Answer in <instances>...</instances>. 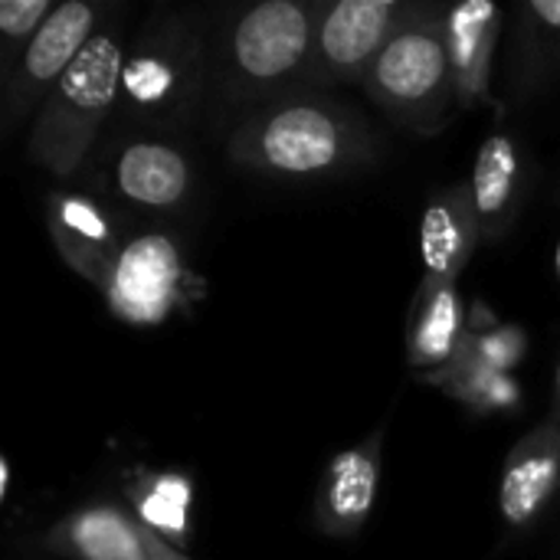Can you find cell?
Wrapping results in <instances>:
<instances>
[{
	"label": "cell",
	"mask_w": 560,
	"mask_h": 560,
	"mask_svg": "<svg viewBox=\"0 0 560 560\" xmlns=\"http://www.w3.org/2000/svg\"><path fill=\"white\" fill-rule=\"evenodd\" d=\"M381 151L371 121L328 92H302L249 112L226 138V158L272 180H331Z\"/></svg>",
	"instance_id": "obj_1"
},
{
	"label": "cell",
	"mask_w": 560,
	"mask_h": 560,
	"mask_svg": "<svg viewBox=\"0 0 560 560\" xmlns=\"http://www.w3.org/2000/svg\"><path fill=\"white\" fill-rule=\"evenodd\" d=\"M325 0H259L220 26L210 52L213 95L223 112H256L315 92V33Z\"/></svg>",
	"instance_id": "obj_2"
},
{
	"label": "cell",
	"mask_w": 560,
	"mask_h": 560,
	"mask_svg": "<svg viewBox=\"0 0 560 560\" xmlns=\"http://www.w3.org/2000/svg\"><path fill=\"white\" fill-rule=\"evenodd\" d=\"M210 82L203 36L184 16L154 10L125 52L118 112L148 135H167L194 121Z\"/></svg>",
	"instance_id": "obj_3"
},
{
	"label": "cell",
	"mask_w": 560,
	"mask_h": 560,
	"mask_svg": "<svg viewBox=\"0 0 560 560\" xmlns=\"http://www.w3.org/2000/svg\"><path fill=\"white\" fill-rule=\"evenodd\" d=\"M125 33L118 23H102L72 69L52 85L39 105L26 151L59 180H69L92 154L108 115L118 108L125 66Z\"/></svg>",
	"instance_id": "obj_4"
},
{
	"label": "cell",
	"mask_w": 560,
	"mask_h": 560,
	"mask_svg": "<svg viewBox=\"0 0 560 560\" xmlns=\"http://www.w3.org/2000/svg\"><path fill=\"white\" fill-rule=\"evenodd\" d=\"M364 89L397 125L417 135H436L459 112L456 75L446 49V7L417 0L404 26L384 46Z\"/></svg>",
	"instance_id": "obj_5"
},
{
	"label": "cell",
	"mask_w": 560,
	"mask_h": 560,
	"mask_svg": "<svg viewBox=\"0 0 560 560\" xmlns=\"http://www.w3.org/2000/svg\"><path fill=\"white\" fill-rule=\"evenodd\" d=\"M190 282L194 276L177 240L161 230H151L131 236L121 246L98 292L105 295L115 318L128 325H158L184 305Z\"/></svg>",
	"instance_id": "obj_6"
},
{
	"label": "cell",
	"mask_w": 560,
	"mask_h": 560,
	"mask_svg": "<svg viewBox=\"0 0 560 560\" xmlns=\"http://www.w3.org/2000/svg\"><path fill=\"white\" fill-rule=\"evenodd\" d=\"M417 0H325L315 33V92L361 82Z\"/></svg>",
	"instance_id": "obj_7"
},
{
	"label": "cell",
	"mask_w": 560,
	"mask_h": 560,
	"mask_svg": "<svg viewBox=\"0 0 560 560\" xmlns=\"http://www.w3.org/2000/svg\"><path fill=\"white\" fill-rule=\"evenodd\" d=\"M194 187V161L167 135H125L102 161V190L125 210L177 213Z\"/></svg>",
	"instance_id": "obj_8"
},
{
	"label": "cell",
	"mask_w": 560,
	"mask_h": 560,
	"mask_svg": "<svg viewBox=\"0 0 560 560\" xmlns=\"http://www.w3.org/2000/svg\"><path fill=\"white\" fill-rule=\"evenodd\" d=\"M102 20H105V7L98 3H85V0L56 3L49 20L39 26L30 49L23 52L13 79L3 85V102H0L3 131H13L26 118H36L52 85L72 69V62L82 56L89 39L98 33Z\"/></svg>",
	"instance_id": "obj_9"
},
{
	"label": "cell",
	"mask_w": 560,
	"mask_h": 560,
	"mask_svg": "<svg viewBox=\"0 0 560 560\" xmlns=\"http://www.w3.org/2000/svg\"><path fill=\"white\" fill-rule=\"evenodd\" d=\"M46 230L62 262L95 289L105 285L121 246L128 243L115 207L69 187L46 194Z\"/></svg>",
	"instance_id": "obj_10"
},
{
	"label": "cell",
	"mask_w": 560,
	"mask_h": 560,
	"mask_svg": "<svg viewBox=\"0 0 560 560\" xmlns=\"http://www.w3.org/2000/svg\"><path fill=\"white\" fill-rule=\"evenodd\" d=\"M384 436L387 427H377L361 443L331 456L312 509L315 528L325 538L335 541L354 538L371 522L381 489V469H384Z\"/></svg>",
	"instance_id": "obj_11"
},
{
	"label": "cell",
	"mask_w": 560,
	"mask_h": 560,
	"mask_svg": "<svg viewBox=\"0 0 560 560\" xmlns=\"http://www.w3.org/2000/svg\"><path fill=\"white\" fill-rule=\"evenodd\" d=\"M560 495V423L551 417L525 433L499 479V512L512 532H528Z\"/></svg>",
	"instance_id": "obj_12"
},
{
	"label": "cell",
	"mask_w": 560,
	"mask_h": 560,
	"mask_svg": "<svg viewBox=\"0 0 560 560\" xmlns=\"http://www.w3.org/2000/svg\"><path fill=\"white\" fill-rule=\"evenodd\" d=\"M502 30L505 10L492 0H463L446 7V49L456 75L459 108L495 105L492 69Z\"/></svg>",
	"instance_id": "obj_13"
},
{
	"label": "cell",
	"mask_w": 560,
	"mask_h": 560,
	"mask_svg": "<svg viewBox=\"0 0 560 560\" xmlns=\"http://www.w3.org/2000/svg\"><path fill=\"white\" fill-rule=\"evenodd\" d=\"M482 243L479 213L472 203L469 180L436 190L420 217L417 246L427 282H459Z\"/></svg>",
	"instance_id": "obj_14"
},
{
	"label": "cell",
	"mask_w": 560,
	"mask_h": 560,
	"mask_svg": "<svg viewBox=\"0 0 560 560\" xmlns=\"http://www.w3.org/2000/svg\"><path fill=\"white\" fill-rule=\"evenodd\" d=\"M469 308L456 282L420 279L407 318V364L417 374L446 371L469 341Z\"/></svg>",
	"instance_id": "obj_15"
},
{
	"label": "cell",
	"mask_w": 560,
	"mask_h": 560,
	"mask_svg": "<svg viewBox=\"0 0 560 560\" xmlns=\"http://www.w3.org/2000/svg\"><path fill=\"white\" fill-rule=\"evenodd\" d=\"M472 203L479 213L482 240L499 243L512 233L518 223L525 194H528V174H525V151L509 131H492L479 154L476 167L469 174Z\"/></svg>",
	"instance_id": "obj_16"
},
{
	"label": "cell",
	"mask_w": 560,
	"mask_h": 560,
	"mask_svg": "<svg viewBox=\"0 0 560 560\" xmlns=\"http://www.w3.org/2000/svg\"><path fill=\"white\" fill-rule=\"evenodd\" d=\"M46 548L72 560H148L141 522L112 502L69 512L46 535Z\"/></svg>",
	"instance_id": "obj_17"
},
{
	"label": "cell",
	"mask_w": 560,
	"mask_h": 560,
	"mask_svg": "<svg viewBox=\"0 0 560 560\" xmlns=\"http://www.w3.org/2000/svg\"><path fill=\"white\" fill-rule=\"evenodd\" d=\"M128 512L177 551L194 538V479L180 469H131L121 479Z\"/></svg>",
	"instance_id": "obj_18"
},
{
	"label": "cell",
	"mask_w": 560,
	"mask_h": 560,
	"mask_svg": "<svg viewBox=\"0 0 560 560\" xmlns=\"http://www.w3.org/2000/svg\"><path fill=\"white\" fill-rule=\"evenodd\" d=\"M560 72V0L515 7V39L509 56V92L528 102Z\"/></svg>",
	"instance_id": "obj_19"
},
{
	"label": "cell",
	"mask_w": 560,
	"mask_h": 560,
	"mask_svg": "<svg viewBox=\"0 0 560 560\" xmlns=\"http://www.w3.org/2000/svg\"><path fill=\"white\" fill-rule=\"evenodd\" d=\"M430 381L440 384L450 397H456L459 404H466L476 413L512 410L522 400V390L512 374H499V371L472 361L469 354H459L446 371L433 374Z\"/></svg>",
	"instance_id": "obj_20"
},
{
	"label": "cell",
	"mask_w": 560,
	"mask_h": 560,
	"mask_svg": "<svg viewBox=\"0 0 560 560\" xmlns=\"http://www.w3.org/2000/svg\"><path fill=\"white\" fill-rule=\"evenodd\" d=\"M56 10L52 0H3L0 3V82L7 85L30 49L39 26Z\"/></svg>",
	"instance_id": "obj_21"
},
{
	"label": "cell",
	"mask_w": 560,
	"mask_h": 560,
	"mask_svg": "<svg viewBox=\"0 0 560 560\" xmlns=\"http://www.w3.org/2000/svg\"><path fill=\"white\" fill-rule=\"evenodd\" d=\"M528 351V338L518 328L509 325H489L486 331H469V341L463 348V354H469L472 361L499 371V374H512L518 368V361Z\"/></svg>",
	"instance_id": "obj_22"
},
{
	"label": "cell",
	"mask_w": 560,
	"mask_h": 560,
	"mask_svg": "<svg viewBox=\"0 0 560 560\" xmlns=\"http://www.w3.org/2000/svg\"><path fill=\"white\" fill-rule=\"evenodd\" d=\"M144 528V525H141ZM144 551H148V560H194L187 551H177L174 545H167L164 538H158L154 532L144 528Z\"/></svg>",
	"instance_id": "obj_23"
},
{
	"label": "cell",
	"mask_w": 560,
	"mask_h": 560,
	"mask_svg": "<svg viewBox=\"0 0 560 560\" xmlns=\"http://www.w3.org/2000/svg\"><path fill=\"white\" fill-rule=\"evenodd\" d=\"M7 495H10V459L3 456L0 459V502H7Z\"/></svg>",
	"instance_id": "obj_24"
},
{
	"label": "cell",
	"mask_w": 560,
	"mask_h": 560,
	"mask_svg": "<svg viewBox=\"0 0 560 560\" xmlns=\"http://www.w3.org/2000/svg\"><path fill=\"white\" fill-rule=\"evenodd\" d=\"M555 420L560 423V364H558V407H555Z\"/></svg>",
	"instance_id": "obj_25"
},
{
	"label": "cell",
	"mask_w": 560,
	"mask_h": 560,
	"mask_svg": "<svg viewBox=\"0 0 560 560\" xmlns=\"http://www.w3.org/2000/svg\"><path fill=\"white\" fill-rule=\"evenodd\" d=\"M558 276H560V240H558Z\"/></svg>",
	"instance_id": "obj_26"
}]
</instances>
